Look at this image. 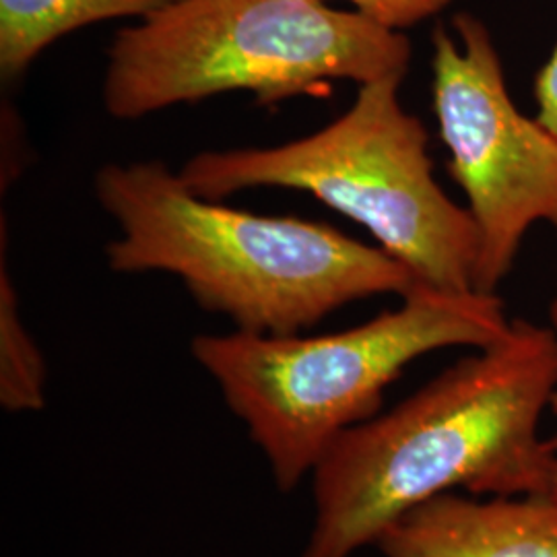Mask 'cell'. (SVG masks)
I'll return each mask as SVG.
<instances>
[{"mask_svg":"<svg viewBox=\"0 0 557 557\" xmlns=\"http://www.w3.org/2000/svg\"><path fill=\"white\" fill-rule=\"evenodd\" d=\"M0 403L11 413L40 411L46 405V363L21 322L4 239L0 259Z\"/></svg>","mask_w":557,"mask_h":557,"instance_id":"cell-9","label":"cell"},{"mask_svg":"<svg viewBox=\"0 0 557 557\" xmlns=\"http://www.w3.org/2000/svg\"><path fill=\"white\" fill-rule=\"evenodd\" d=\"M416 395L359 423L312 471L314 527L301 557H349L428 499L547 496L557 478L554 440L539 421L557 391L552 326L512 320Z\"/></svg>","mask_w":557,"mask_h":557,"instance_id":"cell-1","label":"cell"},{"mask_svg":"<svg viewBox=\"0 0 557 557\" xmlns=\"http://www.w3.org/2000/svg\"><path fill=\"white\" fill-rule=\"evenodd\" d=\"M409 62L403 32L322 0H168L114 36L101 98L119 120L232 91L267 108L333 81L405 79Z\"/></svg>","mask_w":557,"mask_h":557,"instance_id":"cell-4","label":"cell"},{"mask_svg":"<svg viewBox=\"0 0 557 557\" xmlns=\"http://www.w3.org/2000/svg\"><path fill=\"white\" fill-rule=\"evenodd\" d=\"M168 0H0V75L21 79L54 41L101 21L143 20Z\"/></svg>","mask_w":557,"mask_h":557,"instance_id":"cell-8","label":"cell"},{"mask_svg":"<svg viewBox=\"0 0 557 557\" xmlns=\"http://www.w3.org/2000/svg\"><path fill=\"white\" fill-rule=\"evenodd\" d=\"M453 27L457 38L432 34L434 112L479 230L473 289L494 296L527 232L539 221L557 232V137L518 110L485 23L458 13Z\"/></svg>","mask_w":557,"mask_h":557,"instance_id":"cell-6","label":"cell"},{"mask_svg":"<svg viewBox=\"0 0 557 557\" xmlns=\"http://www.w3.org/2000/svg\"><path fill=\"white\" fill-rule=\"evenodd\" d=\"M535 100H537L535 119L557 137V46L549 60L539 71L537 81H535Z\"/></svg>","mask_w":557,"mask_h":557,"instance_id":"cell-11","label":"cell"},{"mask_svg":"<svg viewBox=\"0 0 557 557\" xmlns=\"http://www.w3.org/2000/svg\"><path fill=\"white\" fill-rule=\"evenodd\" d=\"M384 557H557V499L444 494L388 524Z\"/></svg>","mask_w":557,"mask_h":557,"instance_id":"cell-7","label":"cell"},{"mask_svg":"<svg viewBox=\"0 0 557 557\" xmlns=\"http://www.w3.org/2000/svg\"><path fill=\"white\" fill-rule=\"evenodd\" d=\"M403 77L359 85L349 110L319 133L275 147L205 151L178 176L202 199L252 188L317 197L363 225L419 285L471 294L479 230L434 180L428 133L398 100Z\"/></svg>","mask_w":557,"mask_h":557,"instance_id":"cell-5","label":"cell"},{"mask_svg":"<svg viewBox=\"0 0 557 557\" xmlns=\"http://www.w3.org/2000/svg\"><path fill=\"white\" fill-rule=\"evenodd\" d=\"M331 2V0H322ZM356 7V13L374 21L386 29L403 32L421 21L434 17L453 0H345Z\"/></svg>","mask_w":557,"mask_h":557,"instance_id":"cell-10","label":"cell"},{"mask_svg":"<svg viewBox=\"0 0 557 557\" xmlns=\"http://www.w3.org/2000/svg\"><path fill=\"white\" fill-rule=\"evenodd\" d=\"M549 322H552V324H549V326H552V329H554V331H556V335H557V296H556V299H554V301H552V306H549ZM549 407H552V409H554V411H556V413H557V391H556V393H554V397H552V403H549ZM554 444H556V450H557V438L554 440ZM552 496H554V498L557 499V478H556V485H554V492H552Z\"/></svg>","mask_w":557,"mask_h":557,"instance_id":"cell-12","label":"cell"},{"mask_svg":"<svg viewBox=\"0 0 557 557\" xmlns=\"http://www.w3.org/2000/svg\"><path fill=\"white\" fill-rule=\"evenodd\" d=\"M96 195L119 223L114 273H170L238 331L298 335L358 299L419 287L388 252L337 227L238 211L195 195L161 161L108 163Z\"/></svg>","mask_w":557,"mask_h":557,"instance_id":"cell-2","label":"cell"},{"mask_svg":"<svg viewBox=\"0 0 557 557\" xmlns=\"http://www.w3.org/2000/svg\"><path fill=\"white\" fill-rule=\"evenodd\" d=\"M502 299L419 285L395 310L319 337L200 335L193 356L218 382L267 458L281 492L312 475L338 436L379 416L403 370L446 347L481 349L504 337Z\"/></svg>","mask_w":557,"mask_h":557,"instance_id":"cell-3","label":"cell"}]
</instances>
